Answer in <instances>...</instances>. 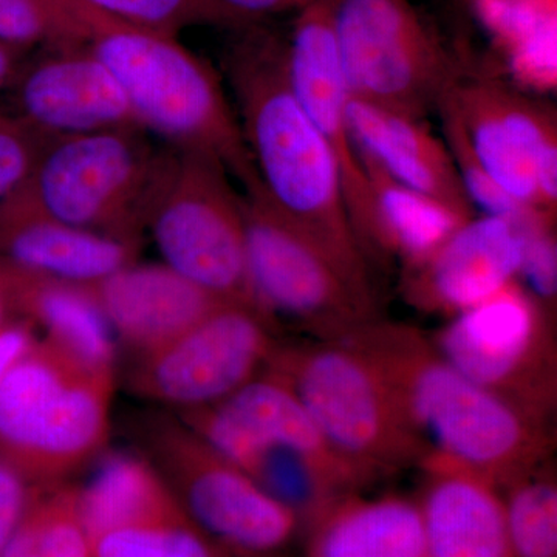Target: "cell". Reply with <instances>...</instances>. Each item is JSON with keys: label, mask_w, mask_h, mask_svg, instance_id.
Wrapping results in <instances>:
<instances>
[{"label": "cell", "mask_w": 557, "mask_h": 557, "mask_svg": "<svg viewBox=\"0 0 557 557\" xmlns=\"http://www.w3.org/2000/svg\"><path fill=\"white\" fill-rule=\"evenodd\" d=\"M233 32L225 67L263 196L375 295L348 219L338 163L289 84L287 36L263 24Z\"/></svg>", "instance_id": "1"}, {"label": "cell", "mask_w": 557, "mask_h": 557, "mask_svg": "<svg viewBox=\"0 0 557 557\" xmlns=\"http://www.w3.org/2000/svg\"><path fill=\"white\" fill-rule=\"evenodd\" d=\"M343 341L387 384L423 450L421 465L445 461L504 487L549 458L548 424L461 375L412 325L375 319Z\"/></svg>", "instance_id": "2"}, {"label": "cell", "mask_w": 557, "mask_h": 557, "mask_svg": "<svg viewBox=\"0 0 557 557\" xmlns=\"http://www.w3.org/2000/svg\"><path fill=\"white\" fill-rule=\"evenodd\" d=\"M83 13L87 49L120 84L141 129L174 148L219 160L245 193L259 188L237 113L207 62L172 36L121 24L86 7Z\"/></svg>", "instance_id": "3"}, {"label": "cell", "mask_w": 557, "mask_h": 557, "mask_svg": "<svg viewBox=\"0 0 557 557\" xmlns=\"http://www.w3.org/2000/svg\"><path fill=\"white\" fill-rule=\"evenodd\" d=\"M115 386L39 336L0 384V458L33 486L67 482L108 448Z\"/></svg>", "instance_id": "4"}, {"label": "cell", "mask_w": 557, "mask_h": 557, "mask_svg": "<svg viewBox=\"0 0 557 557\" xmlns=\"http://www.w3.org/2000/svg\"><path fill=\"white\" fill-rule=\"evenodd\" d=\"M267 369L295 392L330 448L366 485L420 468L423 450L387 384L346 341L278 344Z\"/></svg>", "instance_id": "5"}, {"label": "cell", "mask_w": 557, "mask_h": 557, "mask_svg": "<svg viewBox=\"0 0 557 557\" xmlns=\"http://www.w3.org/2000/svg\"><path fill=\"white\" fill-rule=\"evenodd\" d=\"M119 127L47 139L30 177L0 214H32L139 244L159 153Z\"/></svg>", "instance_id": "6"}, {"label": "cell", "mask_w": 557, "mask_h": 557, "mask_svg": "<svg viewBox=\"0 0 557 557\" xmlns=\"http://www.w3.org/2000/svg\"><path fill=\"white\" fill-rule=\"evenodd\" d=\"M231 178L219 160L205 153L174 146L161 150L145 230L172 270L220 299L256 307L248 281L244 197Z\"/></svg>", "instance_id": "7"}, {"label": "cell", "mask_w": 557, "mask_h": 557, "mask_svg": "<svg viewBox=\"0 0 557 557\" xmlns=\"http://www.w3.org/2000/svg\"><path fill=\"white\" fill-rule=\"evenodd\" d=\"M143 456L163 475L188 518L225 555L269 557L292 542L299 520L175 413L139 423Z\"/></svg>", "instance_id": "8"}, {"label": "cell", "mask_w": 557, "mask_h": 557, "mask_svg": "<svg viewBox=\"0 0 557 557\" xmlns=\"http://www.w3.org/2000/svg\"><path fill=\"white\" fill-rule=\"evenodd\" d=\"M242 197L249 289L274 324L285 319L314 339L336 341L379 319L376 295L359 287L262 189Z\"/></svg>", "instance_id": "9"}, {"label": "cell", "mask_w": 557, "mask_h": 557, "mask_svg": "<svg viewBox=\"0 0 557 557\" xmlns=\"http://www.w3.org/2000/svg\"><path fill=\"white\" fill-rule=\"evenodd\" d=\"M348 94L424 120L465 72L410 0H333Z\"/></svg>", "instance_id": "10"}, {"label": "cell", "mask_w": 557, "mask_h": 557, "mask_svg": "<svg viewBox=\"0 0 557 557\" xmlns=\"http://www.w3.org/2000/svg\"><path fill=\"white\" fill-rule=\"evenodd\" d=\"M431 341L461 375L549 426L557 399L552 313L519 281L453 317Z\"/></svg>", "instance_id": "11"}, {"label": "cell", "mask_w": 557, "mask_h": 557, "mask_svg": "<svg viewBox=\"0 0 557 557\" xmlns=\"http://www.w3.org/2000/svg\"><path fill=\"white\" fill-rule=\"evenodd\" d=\"M277 347L274 322L265 313L223 302L168 346L137 358L129 387L175 413L211 408L269 368Z\"/></svg>", "instance_id": "12"}, {"label": "cell", "mask_w": 557, "mask_h": 557, "mask_svg": "<svg viewBox=\"0 0 557 557\" xmlns=\"http://www.w3.org/2000/svg\"><path fill=\"white\" fill-rule=\"evenodd\" d=\"M442 100L457 113L486 174L512 199L556 215L555 112L496 76L467 72Z\"/></svg>", "instance_id": "13"}, {"label": "cell", "mask_w": 557, "mask_h": 557, "mask_svg": "<svg viewBox=\"0 0 557 557\" xmlns=\"http://www.w3.org/2000/svg\"><path fill=\"white\" fill-rule=\"evenodd\" d=\"M292 89L338 163L351 228L368 262L380 263L372 188L347 119L348 94L341 65L333 0H313L296 14L287 36Z\"/></svg>", "instance_id": "14"}, {"label": "cell", "mask_w": 557, "mask_h": 557, "mask_svg": "<svg viewBox=\"0 0 557 557\" xmlns=\"http://www.w3.org/2000/svg\"><path fill=\"white\" fill-rule=\"evenodd\" d=\"M527 222L467 220L428 262L403 273L406 299L426 313L456 317L496 295L518 281Z\"/></svg>", "instance_id": "15"}, {"label": "cell", "mask_w": 557, "mask_h": 557, "mask_svg": "<svg viewBox=\"0 0 557 557\" xmlns=\"http://www.w3.org/2000/svg\"><path fill=\"white\" fill-rule=\"evenodd\" d=\"M20 119L46 138L139 127L126 95L87 47L51 50L17 86Z\"/></svg>", "instance_id": "16"}, {"label": "cell", "mask_w": 557, "mask_h": 557, "mask_svg": "<svg viewBox=\"0 0 557 557\" xmlns=\"http://www.w3.org/2000/svg\"><path fill=\"white\" fill-rule=\"evenodd\" d=\"M116 341L135 357L168 346L223 300L166 263H132L87 285Z\"/></svg>", "instance_id": "17"}, {"label": "cell", "mask_w": 557, "mask_h": 557, "mask_svg": "<svg viewBox=\"0 0 557 557\" xmlns=\"http://www.w3.org/2000/svg\"><path fill=\"white\" fill-rule=\"evenodd\" d=\"M420 505L428 557H515L500 487L468 469L429 460Z\"/></svg>", "instance_id": "18"}, {"label": "cell", "mask_w": 557, "mask_h": 557, "mask_svg": "<svg viewBox=\"0 0 557 557\" xmlns=\"http://www.w3.org/2000/svg\"><path fill=\"white\" fill-rule=\"evenodd\" d=\"M347 119L358 152L380 164L392 178L472 219L469 201L445 141L423 120L348 97Z\"/></svg>", "instance_id": "19"}, {"label": "cell", "mask_w": 557, "mask_h": 557, "mask_svg": "<svg viewBox=\"0 0 557 557\" xmlns=\"http://www.w3.org/2000/svg\"><path fill=\"white\" fill-rule=\"evenodd\" d=\"M0 278L14 317L40 338L97 369H116V339L87 285L46 276L0 259Z\"/></svg>", "instance_id": "20"}, {"label": "cell", "mask_w": 557, "mask_h": 557, "mask_svg": "<svg viewBox=\"0 0 557 557\" xmlns=\"http://www.w3.org/2000/svg\"><path fill=\"white\" fill-rule=\"evenodd\" d=\"M139 244L32 214H0V259L79 285L137 262Z\"/></svg>", "instance_id": "21"}, {"label": "cell", "mask_w": 557, "mask_h": 557, "mask_svg": "<svg viewBox=\"0 0 557 557\" xmlns=\"http://www.w3.org/2000/svg\"><path fill=\"white\" fill-rule=\"evenodd\" d=\"M310 557H428L418 502L351 494L311 528Z\"/></svg>", "instance_id": "22"}, {"label": "cell", "mask_w": 557, "mask_h": 557, "mask_svg": "<svg viewBox=\"0 0 557 557\" xmlns=\"http://www.w3.org/2000/svg\"><path fill=\"white\" fill-rule=\"evenodd\" d=\"M359 157L375 203L380 263L397 259L403 273L416 270L469 220L401 185L366 153L359 152Z\"/></svg>", "instance_id": "23"}, {"label": "cell", "mask_w": 557, "mask_h": 557, "mask_svg": "<svg viewBox=\"0 0 557 557\" xmlns=\"http://www.w3.org/2000/svg\"><path fill=\"white\" fill-rule=\"evenodd\" d=\"M0 557H94L78 486L62 482L36 487L30 507Z\"/></svg>", "instance_id": "24"}, {"label": "cell", "mask_w": 557, "mask_h": 557, "mask_svg": "<svg viewBox=\"0 0 557 557\" xmlns=\"http://www.w3.org/2000/svg\"><path fill=\"white\" fill-rule=\"evenodd\" d=\"M94 557H225L182 505L109 528L91 537Z\"/></svg>", "instance_id": "25"}, {"label": "cell", "mask_w": 557, "mask_h": 557, "mask_svg": "<svg viewBox=\"0 0 557 557\" xmlns=\"http://www.w3.org/2000/svg\"><path fill=\"white\" fill-rule=\"evenodd\" d=\"M515 557H557V483L547 461L500 487Z\"/></svg>", "instance_id": "26"}, {"label": "cell", "mask_w": 557, "mask_h": 557, "mask_svg": "<svg viewBox=\"0 0 557 557\" xmlns=\"http://www.w3.org/2000/svg\"><path fill=\"white\" fill-rule=\"evenodd\" d=\"M89 27L76 0H0V42L25 51L86 47Z\"/></svg>", "instance_id": "27"}, {"label": "cell", "mask_w": 557, "mask_h": 557, "mask_svg": "<svg viewBox=\"0 0 557 557\" xmlns=\"http://www.w3.org/2000/svg\"><path fill=\"white\" fill-rule=\"evenodd\" d=\"M437 110L442 116L443 134H445L443 141L453 157L458 178H460L472 208H479L483 212L482 215H494V218L515 220V222H527L534 215L541 214L542 211L528 208L512 199L486 174L482 163L475 157L474 150L469 145L467 132L461 126L457 113L448 102L440 101Z\"/></svg>", "instance_id": "28"}, {"label": "cell", "mask_w": 557, "mask_h": 557, "mask_svg": "<svg viewBox=\"0 0 557 557\" xmlns=\"http://www.w3.org/2000/svg\"><path fill=\"white\" fill-rule=\"evenodd\" d=\"M81 5L110 20L160 35L177 38L193 25L228 27L219 0H76Z\"/></svg>", "instance_id": "29"}, {"label": "cell", "mask_w": 557, "mask_h": 557, "mask_svg": "<svg viewBox=\"0 0 557 557\" xmlns=\"http://www.w3.org/2000/svg\"><path fill=\"white\" fill-rule=\"evenodd\" d=\"M556 215L542 212L525 223L518 281L552 313L557 296Z\"/></svg>", "instance_id": "30"}, {"label": "cell", "mask_w": 557, "mask_h": 557, "mask_svg": "<svg viewBox=\"0 0 557 557\" xmlns=\"http://www.w3.org/2000/svg\"><path fill=\"white\" fill-rule=\"evenodd\" d=\"M47 139L20 116L0 113V203L30 177Z\"/></svg>", "instance_id": "31"}, {"label": "cell", "mask_w": 557, "mask_h": 557, "mask_svg": "<svg viewBox=\"0 0 557 557\" xmlns=\"http://www.w3.org/2000/svg\"><path fill=\"white\" fill-rule=\"evenodd\" d=\"M36 487L0 458V552L24 519Z\"/></svg>", "instance_id": "32"}, {"label": "cell", "mask_w": 557, "mask_h": 557, "mask_svg": "<svg viewBox=\"0 0 557 557\" xmlns=\"http://www.w3.org/2000/svg\"><path fill=\"white\" fill-rule=\"evenodd\" d=\"M311 2L313 0H219L228 20V28L262 24L271 16L285 11L302 10Z\"/></svg>", "instance_id": "33"}, {"label": "cell", "mask_w": 557, "mask_h": 557, "mask_svg": "<svg viewBox=\"0 0 557 557\" xmlns=\"http://www.w3.org/2000/svg\"><path fill=\"white\" fill-rule=\"evenodd\" d=\"M39 338L30 322L14 318L0 330V384Z\"/></svg>", "instance_id": "34"}, {"label": "cell", "mask_w": 557, "mask_h": 557, "mask_svg": "<svg viewBox=\"0 0 557 557\" xmlns=\"http://www.w3.org/2000/svg\"><path fill=\"white\" fill-rule=\"evenodd\" d=\"M24 51L14 49L9 44L0 42V90L14 78L17 72V61Z\"/></svg>", "instance_id": "35"}, {"label": "cell", "mask_w": 557, "mask_h": 557, "mask_svg": "<svg viewBox=\"0 0 557 557\" xmlns=\"http://www.w3.org/2000/svg\"><path fill=\"white\" fill-rule=\"evenodd\" d=\"M16 318L10 309L9 299H7L5 288H3L2 278H0V330L5 327L9 322Z\"/></svg>", "instance_id": "36"}]
</instances>
